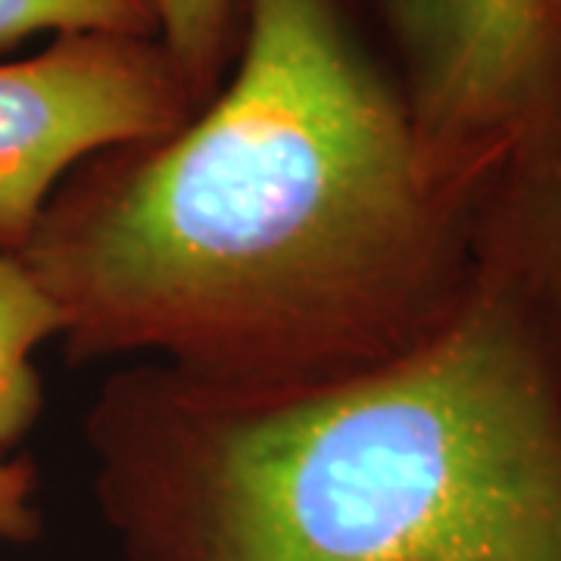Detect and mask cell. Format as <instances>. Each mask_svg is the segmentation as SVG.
<instances>
[{
    "instance_id": "cell-1",
    "label": "cell",
    "mask_w": 561,
    "mask_h": 561,
    "mask_svg": "<svg viewBox=\"0 0 561 561\" xmlns=\"http://www.w3.org/2000/svg\"><path fill=\"white\" fill-rule=\"evenodd\" d=\"M478 243L421 172L359 0H241L219 91L179 131L76 165L16 260L76 365L300 387L437 331Z\"/></svg>"
},
{
    "instance_id": "cell-2",
    "label": "cell",
    "mask_w": 561,
    "mask_h": 561,
    "mask_svg": "<svg viewBox=\"0 0 561 561\" xmlns=\"http://www.w3.org/2000/svg\"><path fill=\"white\" fill-rule=\"evenodd\" d=\"M128 561H561V201L481 221L453 316L300 387L140 362L84 419Z\"/></svg>"
},
{
    "instance_id": "cell-3",
    "label": "cell",
    "mask_w": 561,
    "mask_h": 561,
    "mask_svg": "<svg viewBox=\"0 0 561 561\" xmlns=\"http://www.w3.org/2000/svg\"><path fill=\"white\" fill-rule=\"evenodd\" d=\"M427 184L481 225L561 197V0H368Z\"/></svg>"
},
{
    "instance_id": "cell-4",
    "label": "cell",
    "mask_w": 561,
    "mask_h": 561,
    "mask_svg": "<svg viewBox=\"0 0 561 561\" xmlns=\"http://www.w3.org/2000/svg\"><path fill=\"white\" fill-rule=\"evenodd\" d=\"M197 110L160 38L72 32L41 54L0 62V256H20L76 165L165 138Z\"/></svg>"
},
{
    "instance_id": "cell-5",
    "label": "cell",
    "mask_w": 561,
    "mask_h": 561,
    "mask_svg": "<svg viewBox=\"0 0 561 561\" xmlns=\"http://www.w3.org/2000/svg\"><path fill=\"white\" fill-rule=\"evenodd\" d=\"M62 319L20 260L0 256V540L32 542L41 534L38 471L13 449L44 405L35 353L60 337Z\"/></svg>"
},
{
    "instance_id": "cell-6",
    "label": "cell",
    "mask_w": 561,
    "mask_h": 561,
    "mask_svg": "<svg viewBox=\"0 0 561 561\" xmlns=\"http://www.w3.org/2000/svg\"><path fill=\"white\" fill-rule=\"evenodd\" d=\"M160 38L201 106L228 79L241 44V0H157Z\"/></svg>"
},
{
    "instance_id": "cell-7",
    "label": "cell",
    "mask_w": 561,
    "mask_h": 561,
    "mask_svg": "<svg viewBox=\"0 0 561 561\" xmlns=\"http://www.w3.org/2000/svg\"><path fill=\"white\" fill-rule=\"evenodd\" d=\"M72 32L160 38V10L157 0H0V50Z\"/></svg>"
}]
</instances>
